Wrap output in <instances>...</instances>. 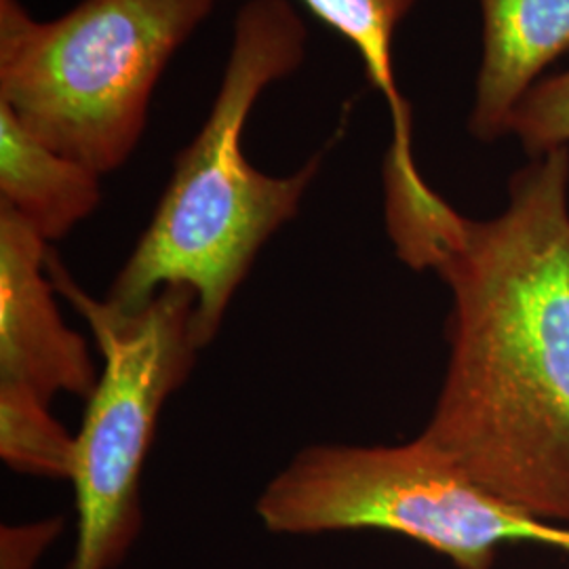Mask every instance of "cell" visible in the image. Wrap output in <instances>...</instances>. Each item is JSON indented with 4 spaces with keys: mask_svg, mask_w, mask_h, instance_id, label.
<instances>
[{
    "mask_svg": "<svg viewBox=\"0 0 569 569\" xmlns=\"http://www.w3.org/2000/svg\"><path fill=\"white\" fill-rule=\"evenodd\" d=\"M385 213L397 258L451 296L422 435L510 507L569 528V148L529 159L489 220L422 173L385 178Z\"/></svg>",
    "mask_w": 569,
    "mask_h": 569,
    "instance_id": "1",
    "label": "cell"
},
{
    "mask_svg": "<svg viewBox=\"0 0 569 569\" xmlns=\"http://www.w3.org/2000/svg\"><path fill=\"white\" fill-rule=\"evenodd\" d=\"M306 44V21L289 0L243 2L211 110L176 154L163 197L110 284L108 305L133 312L164 287H188L197 342L204 348L216 340L256 258L300 213L333 143L289 176L264 173L244 154L251 110L268 87L300 70Z\"/></svg>",
    "mask_w": 569,
    "mask_h": 569,
    "instance_id": "2",
    "label": "cell"
},
{
    "mask_svg": "<svg viewBox=\"0 0 569 569\" xmlns=\"http://www.w3.org/2000/svg\"><path fill=\"white\" fill-rule=\"evenodd\" d=\"M218 0H81L37 20L0 0V103L41 142L106 176L131 159L171 58Z\"/></svg>",
    "mask_w": 569,
    "mask_h": 569,
    "instance_id": "3",
    "label": "cell"
},
{
    "mask_svg": "<svg viewBox=\"0 0 569 569\" xmlns=\"http://www.w3.org/2000/svg\"><path fill=\"white\" fill-rule=\"evenodd\" d=\"M256 512L284 536L397 533L458 569H491L512 545L569 555V528L510 507L422 432L399 446H308L268 481Z\"/></svg>",
    "mask_w": 569,
    "mask_h": 569,
    "instance_id": "4",
    "label": "cell"
},
{
    "mask_svg": "<svg viewBox=\"0 0 569 569\" xmlns=\"http://www.w3.org/2000/svg\"><path fill=\"white\" fill-rule=\"evenodd\" d=\"M58 296L81 315L102 369L74 435L70 483L77 545L68 569H117L142 531V475L167 399L188 380L201 346L194 293L164 287L148 305L124 312L89 296L49 251Z\"/></svg>",
    "mask_w": 569,
    "mask_h": 569,
    "instance_id": "5",
    "label": "cell"
},
{
    "mask_svg": "<svg viewBox=\"0 0 569 569\" xmlns=\"http://www.w3.org/2000/svg\"><path fill=\"white\" fill-rule=\"evenodd\" d=\"M49 243L0 204V385L89 399L98 382L91 350L66 326L49 274Z\"/></svg>",
    "mask_w": 569,
    "mask_h": 569,
    "instance_id": "6",
    "label": "cell"
},
{
    "mask_svg": "<svg viewBox=\"0 0 569 569\" xmlns=\"http://www.w3.org/2000/svg\"><path fill=\"white\" fill-rule=\"evenodd\" d=\"M481 60L468 133L479 142L510 136L519 106L550 63L569 53V0H477Z\"/></svg>",
    "mask_w": 569,
    "mask_h": 569,
    "instance_id": "7",
    "label": "cell"
},
{
    "mask_svg": "<svg viewBox=\"0 0 569 569\" xmlns=\"http://www.w3.org/2000/svg\"><path fill=\"white\" fill-rule=\"evenodd\" d=\"M102 201V176L34 138L0 103V204L47 243L87 220Z\"/></svg>",
    "mask_w": 569,
    "mask_h": 569,
    "instance_id": "8",
    "label": "cell"
},
{
    "mask_svg": "<svg viewBox=\"0 0 569 569\" xmlns=\"http://www.w3.org/2000/svg\"><path fill=\"white\" fill-rule=\"evenodd\" d=\"M306 9L352 44L371 82L387 100L392 117L390 152L413 157L411 108L395 77V39L418 0H300Z\"/></svg>",
    "mask_w": 569,
    "mask_h": 569,
    "instance_id": "9",
    "label": "cell"
},
{
    "mask_svg": "<svg viewBox=\"0 0 569 569\" xmlns=\"http://www.w3.org/2000/svg\"><path fill=\"white\" fill-rule=\"evenodd\" d=\"M0 458L28 477L70 479L74 435L32 390L0 385Z\"/></svg>",
    "mask_w": 569,
    "mask_h": 569,
    "instance_id": "10",
    "label": "cell"
},
{
    "mask_svg": "<svg viewBox=\"0 0 569 569\" xmlns=\"http://www.w3.org/2000/svg\"><path fill=\"white\" fill-rule=\"evenodd\" d=\"M510 136L529 159L569 148V70L538 82L519 106Z\"/></svg>",
    "mask_w": 569,
    "mask_h": 569,
    "instance_id": "11",
    "label": "cell"
},
{
    "mask_svg": "<svg viewBox=\"0 0 569 569\" xmlns=\"http://www.w3.org/2000/svg\"><path fill=\"white\" fill-rule=\"evenodd\" d=\"M63 529V517L44 519L28 526L2 528V569H32L44 549Z\"/></svg>",
    "mask_w": 569,
    "mask_h": 569,
    "instance_id": "12",
    "label": "cell"
}]
</instances>
